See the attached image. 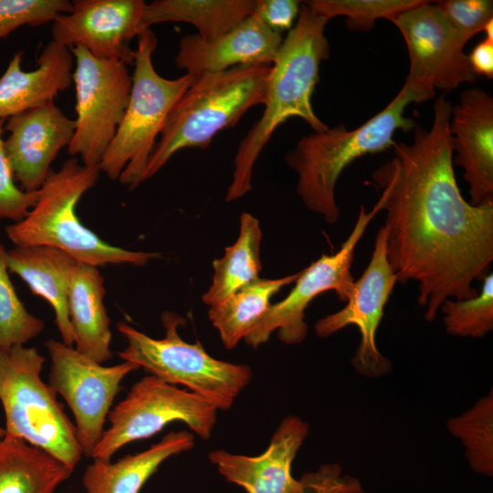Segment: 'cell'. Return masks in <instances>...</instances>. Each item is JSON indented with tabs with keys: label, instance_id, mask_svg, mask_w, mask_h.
Segmentation results:
<instances>
[{
	"label": "cell",
	"instance_id": "1",
	"mask_svg": "<svg viewBox=\"0 0 493 493\" xmlns=\"http://www.w3.org/2000/svg\"><path fill=\"white\" fill-rule=\"evenodd\" d=\"M451 102L434 104L429 130L414 127L411 143L396 142L393 155L372 173L385 211L386 257L397 282L418 283L417 302L433 321L447 299L477 295L493 261V202L472 205L462 195L453 167Z\"/></svg>",
	"mask_w": 493,
	"mask_h": 493
},
{
	"label": "cell",
	"instance_id": "2",
	"mask_svg": "<svg viewBox=\"0 0 493 493\" xmlns=\"http://www.w3.org/2000/svg\"><path fill=\"white\" fill-rule=\"evenodd\" d=\"M329 20L301 2L294 26L288 31L271 65L264 110L240 142L226 201L244 196L252 188L254 165L274 131L291 117L306 121L314 132L329 129L315 113L311 99L320 81V63L330 56L325 36Z\"/></svg>",
	"mask_w": 493,
	"mask_h": 493
},
{
	"label": "cell",
	"instance_id": "3",
	"mask_svg": "<svg viewBox=\"0 0 493 493\" xmlns=\"http://www.w3.org/2000/svg\"><path fill=\"white\" fill-rule=\"evenodd\" d=\"M426 100L422 91L404 83L384 109L359 127L349 131L340 124L300 138L285 161L298 174L297 193L304 205L335 224L340 216L335 188L343 170L358 158L392 148L396 131L414 130L417 124L404 110L410 103Z\"/></svg>",
	"mask_w": 493,
	"mask_h": 493
},
{
	"label": "cell",
	"instance_id": "4",
	"mask_svg": "<svg viewBox=\"0 0 493 493\" xmlns=\"http://www.w3.org/2000/svg\"><path fill=\"white\" fill-rule=\"evenodd\" d=\"M99 165L80 164L76 157L51 171L35 206L21 221L5 228L16 246H45L59 249L76 260L103 267L129 264L137 267L160 257V253L131 251L101 239L79 220L76 207L100 177Z\"/></svg>",
	"mask_w": 493,
	"mask_h": 493
},
{
	"label": "cell",
	"instance_id": "5",
	"mask_svg": "<svg viewBox=\"0 0 493 493\" xmlns=\"http://www.w3.org/2000/svg\"><path fill=\"white\" fill-rule=\"evenodd\" d=\"M271 66H238L195 79L174 104L150 157L145 180L177 152L207 149L214 137L237 124L251 108L263 105Z\"/></svg>",
	"mask_w": 493,
	"mask_h": 493
},
{
	"label": "cell",
	"instance_id": "6",
	"mask_svg": "<svg viewBox=\"0 0 493 493\" xmlns=\"http://www.w3.org/2000/svg\"><path fill=\"white\" fill-rule=\"evenodd\" d=\"M157 44L151 28L137 37L130 101L99 164L100 172L129 189L145 181L150 157L167 116L196 79L187 73L173 79L161 76L152 63Z\"/></svg>",
	"mask_w": 493,
	"mask_h": 493
},
{
	"label": "cell",
	"instance_id": "7",
	"mask_svg": "<svg viewBox=\"0 0 493 493\" xmlns=\"http://www.w3.org/2000/svg\"><path fill=\"white\" fill-rule=\"evenodd\" d=\"M46 359L34 347L0 348V402L5 435L50 454L74 470L83 454L75 425L41 378Z\"/></svg>",
	"mask_w": 493,
	"mask_h": 493
},
{
	"label": "cell",
	"instance_id": "8",
	"mask_svg": "<svg viewBox=\"0 0 493 493\" xmlns=\"http://www.w3.org/2000/svg\"><path fill=\"white\" fill-rule=\"evenodd\" d=\"M161 319L163 339H153L125 321L118 322L117 329L127 342L119 357L165 383L185 386L217 410L230 409L251 381L250 367L217 360L200 342L184 341L177 330L184 319L175 313L164 311Z\"/></svg>",
	"mask_w": 493,
	"mask_h": 493
},
{
	"label": "cell",
	"instance_id": "9",
	"mask_svg": "<svg viewBox=\"0 0 493 493\" xmlns=\"http://www.w3.org/2000/svg\"><path fill=\"white\" fill-rule=\"evenodd\" d=\"M216 411L200 395L147 375L136 382L125 398L110 411V426L104 430L91 458L110 460L125 445L149 438L173 422L184 423L199 437L208 439Z\"/></svg>",
	"mask_w": 493,
	"mask_h": 493
},
{
	"label": "cell",
	"instance_id": "10",
	"mask_svg": "<svg viewBox=\"0 0 493 493\" xmlns=\"http://www.w3.org/2000/svg\"><path fill=\"white\" fill-rule=\"evenodd\" d=\"M69 50L76 61V120L68 151L85 165H99L128 107L132 77L122 61L97 58L79 45Z\"/></svg>",
	"mask_w": 493,
	"mask_h": 493
},
{
	"label": "cell",
	"instance_id": "11",
	"mask_svg": "<svg viewBox=\"0 0 493 493\" xmlns=\"http://www.w3.org/2000/svg\"><path fill=\"white\" fill-rule=\"evenodd\" d=\"M380 212L374 207L366 212L361 206L357 221L341 248L332 255L323 254L308 267L299 271L295 286L282 300L270 304L252 330L244 338L253 348L267 342L274 330L286 344L302 342L308 334L305 310L320 294L333 290L341 301H347L351 294L354 279L351 269L355 248L366 231L369 223Z\"/></svg>",
	"mask_w": 493,
	"mask_h": 493
},
{
	"label": "cell",
	"instance_id": "12",
	"mask_svg": "<svg viewBox=\"0 0 493 493\" xmlns=\"http://www.w3.org/2000/svg\"><path fill=\"white\" fill-rule=\"evenodd\" d=\"M45 346L51 360L49 384L69 406L82 454L91 457L121 383L140 367L125 361L104 366L52 339Z\"/></svg>",
	"mask_w": 493,
	"mask_h": 493
},
{
	"label": "cell",
	"instance_id": "13",
	"mask_svg": "<svg viewBox=\"0 0 493 493\" xmlns=\"http://www.w3.org/2000/svg\"><path fill=\"white\" fill-rule=\"evenodd\" d=\"M399 29L408 51L405 83L429 100L435 89L450 92L463 83L473 84V72L443 12L435 2L424 1L390 20Z\"/></svg>",
	"mask_w": 493,
	"mask_h": 493
},
{
	"label": "cell",
	"instance_id": "14",
	"mask_svg": "<svg viewBox=\"0 0 493 493\" xmlns=\"http://www.w3.org/2000/svg\"><path fill=\"white\" fill-rule=\"evenodd\" d=\"M396 282V275L386 257L384 232L381 227L370 262L361 278L354 281L346 306L324 316L314 325L315 332L320 338L355 325L361 340L351 362L358 373L370 379L382 377L392 370L389 359L377 348L376 332Z\"/></svg>",
	"mask_w": 493,
	"mask_h": 493
},
{
	"label": "cell",
	"instance_id": "15",
	"mask_svg": "<svg viewBox=\"0 0 493 493\" xmlns=\"http://www.w3.org/2000/svg\"><path fill=\"white\" fill-rule=\"evenodd\" d=\"M143 0H74L72 10L58 16L52 40L68 48L79 45L100 59L133 64L130 46L142 32Z\"/></svg>",
	"mask_w": 493,
	"mask_h": 493
},
{
	"label": "cell",
	"instance_id": "16",
	"mask_svg": "<svg viewBox=\"0 0 493 493\" xmlns=\"http://www.w3.org/2000/svg\"><path fill=\"white\" fill-rule=\"evenodd\" d=\"M5 151L16 182L26 192L38 191L49 175L52 162L68 146L75 121L48 102L8 118Z\"/></svg>",
	"mask_w": 493,
	"mask_h": 493
},
{
	"label": "cell",
	"instance_id": "17",
	"mask_svg": "<svg viewBox=\"0 0 493 493\" xmlns=\"http://www.w3.org/2000/svg\"><path fill=\"white\" fill-rule=\"evenodd\" d=\"M309 432L307 422L288 415L261 455L248 456L215 450L208 458L226 481L242 487L246 493H302V484L292 476L291 468Z\"/></svg>",
	"mask_w": 493,
	"mask_h": 493
},
{
	"label": "cell",
	"instance_id": "18",
	"mask_svg": "<svg viewBox=\"0 0 493 493\" xmlns=\"http://www.w3.org/2000/svg\"><path fill=\"white\" fill-rule=\"evenodd\" d=\"M449 131L455 164L463 168L469 185V203L493 202V98L472 87L451 108Z\"/></svg>",
	"mask_w": 493,
	"mask_h": 493
},
{
	"label": "cell",
	"instance_id": "19",
	"mask_svg": "<svg viewBox=\"0 0 493 493\" xmlns=\"http://www.w3.org/2000/svg\"><path fill=\"white\" fill-rule=\"evenodd\" d=\"M282 41V34L251 15L215 38H204L197 34L184 36L174 63L194 78L238 66H271Z\"/></svg>",
	"mask_w": 493,
	"mask_h": 493
},
{
	"label": "cell",
	"instance_id": "20",
	"mask_svg": "<svg viewBox=\"0 0 493 493\" xmlns=\"http://www.w3.org/2000/svg\"><path fill=\"white\" fill-rule=\"evenodd\" d=\"M22 54H14L0 78V120L54 101L73 82V56L67 47L49 41L30 71L21 68Z\"/></svg>",
	"mask_w": 493,
	"mask_h": 493
},
{
	"label": "cell",
	"instance_id": "21",
	"mask_svg": "<svg viewBox=\"0 0 493 493\" xmlns=\"http://www.w3.org/2000/svg\"><path fill=\"white\" fill-rule=\"evenodd\" d=\"M104 279L98 267L75 261L68 278V310L76 350L103 363L112 357L110 320L103 304Z\"/></svg>",
	"mask_w": 493,
	"mask_h": 493
},
{
	"label": "cell",
	"instance_id": "22",
	"mask_svg": "<svg viewBox=\"0 0 493 493\" xmlns=\"http://www.w3.org/2000/svg\"><path fill=\"white\" fill-rule=\"evenodd\" d=\"M75 261L64 251L45 246H15L5 251L8 271L50 304L62 342L68 346L74 344V335L68 310V278Z\"/></svg>",
	"mask_w": 493,
	"mask_h": 493
},
{
	"label": "cell",
	"instance_id": "23",
	"mask_svg": "<svg viewBox=\"0 0 493 493\" xmlns=\"http://www.w3.org/2000/svg\"><path fill=\"white\" fill-rule=\"evenodd\" d=\"M194 446L192 432L173 431L146 450L116 462L94 458L83 473L85 493H139L163 462Z\"/></svg>",
	"mask_w": 493,
	"mask_h": 493
},
{
	"label": "cell",
	"instance_id": "24",
	"mask_svg": "<svg viewBox=\"0 0 493 493\" xmlns=\"http://www.w3.org/2000/svg\"><path fill=\"white\" fill-rule=\"evenodd\" d=\"M72 469L26 441L0 439V493H55Z\"/></svg>",
	"mask_w": 493,
	"mask_h": 493
},
{
	"label": "cell",
	"instance_id": "25",
	"mask_svg": "<svg viewBox=\"0 0 493 493\" xmlns=\"http://www.w3.org/2000/svg\"><path fill=\"white\" fill-rule=\"evenodd\" d=\"M255 0H155L146 4L143 29L164 22L194 26L204 38L217 37L253 14Z\"/></svg>",
	"mask_w": 493,
	"mask_h": 493
},
{
	"label": "cell",
	"instance_id": "26",
	"mask_svg": "<svg viewBox=\"0 0 493 493\" xmlns=\"http://www.w3.org/2000/svg\"><path fill=\"white\" fill-rule=\"evenodd\" d=\"M239 221L236 241L226 247L221 258L213 262L212 285L202 297L206 305L219 304L241 288L260 278L262 231L259 222L246 212L241 214Z\"/></svg>",
	"mask_w": 493,
	"mask_h": 493
},
{
	"label": "cell",
	"instance_id": "27",
	"mask_svg": "<svg viewBox=\"0 0 493 493\" xmlns=\"http://www.w3.org/2000/svg\"><path fill=\"white\" fill-rule=\"evenodd\" d=\"M299 272L283 278L257 280L241 288L225 301L210 306L208 317L224 346L231 350L254 328L281 288L295 282Z\"/></svg>",
	"mask_w": 493,
	"mask_h": 493
},
{
	"label": "cell",
	"instance_id": "28",
	"mask_svg": "<svg viewBox=\"0 0 493 493\" xmlns=\"http://www.w3.org/2000/svg\"><path fill=\"white\" fill-rule=\"evenodd\" d=\"M449 433L458 438L470 468L477 474L493 476V392L446 423Z\"/></svg>",
	"mask_w": 493,
	"mask_h": 493
},
{
	"label": "cell",
	"instance_id": "29",
	"mask_svg": "<svg viewBox=\"0 0 493 493\" xmlns=\"http://www.w3.org/2000/svg\"><path fill=\"white\" fill-rule=\"evenodd\" d=\"M477 295L466 299H446L440 306L446 330L455 336L483 338L493 330V275L482 279Z\"/></svg>",
	"mask_w": 493,
	"mask_h": 493
},
{
	"label": "cell",
	"instance_id": "30",
	"mask_svg": "<svg viewBox=\"0 0 493 493\" xmlns=\"http://www.w3.org/2000/svg\"><path fill=\"white\" fill-rule=\"evenodd\" d=\"M0 242V348L25 345L42 332L44 321L27 311L10 280Z\"/></svg>",
	"mask_w": 493,
	"mask_h": 493
},
{
	"label": "cell",
	"instance_id": "31",
	"mask_svg": "<svg viewBox=\"0 0 493 493\" xmlns=\"http://www.w3.org/2000/svg\"><path fill=\"white\" fill-rule=\"evenodd\" d=\"M423 0H310L305 1L317 15L328 20L345 16L350 30L369 31L380 18L391 20Z\"/></svg>",
	"mask_w": 493,
	"mask_h": 493
},
{
	"label": "cell",
	"instance_id": "32",
	"mask_svg": "<svg viewBox=\"0 0 493 493\" xmlns=\"http://www.w3.org/2000/svg\"><path fill=\"white\" fill-rule=\"evenodd\" d=\"M72 10L68 0H0V39L24 26L53 22Z\"/></svg>",
	"mask_w": 493,
	"mask_h": 493
},
{
	"label": "cell",
	"instance_id": "33",
	"mask_svg": "<svg viewBox=\"0 0 493 493\" xmlns=\"http://www.w3.org/2000/svg\"><path fill=\"white\" fill-rule=\"evenodd\" d=\"M435 3L462 47L493 20L491 0H442Z\"/></svg>",
	"mask_w": 493,
	"mask_h": 493
},
{
	"label": "cell",
	"instance_id": "34",
	"mask_svg": "<svg viewBox=\"0 0 493 493\" xmlns=\"http://www.w3.org/2000/svg\"><path fill=\"white\" fill-rule=\"evenodd\" d=\"M5 121L0 120V218L17 223L35 206L39 197V190L26 192L16 184L4 146Z\"/></svg>",
	"mask_w": 493,
	"mask_h": 493
},
{
	"label": "cell",
	"instance_id": "35",
	"mask_svg": "<svg viewBox=\"0 0 493 493\" xmlns=\"http://www.w3.org/2000/svg\"><path fill=\"white\" fill-rule=\"evenodd\" d=\"M299 481L302 493H366L359 478L342 474L338 463L323 464L315 471L304 473Z\"/></svg>",
	"mask_w": 493,
	"mask_h": 493
},
{
	"label": "cell",
	"instance_id": "36",
	"mask_svg": "<svg viewBox=\"0 0 493 493\" xmlns=\"http://www.w3.org/2000/svg\"><path fill=\"white\" fill-rule=\"evenodd\" d=\"M300 5L297 0H255L252 16L271 30L282 34L294 26Z\"/></svg>",
	"mask_w": 493,
	"mask_h": 493
},
{
	"label": "cell",
	"instance_id": "37",
	"mask_svg": "<svg viewBox=\"0 0 493 493\" xmlns=\"http://www.w3.org/2000/svg\"><path fill=\"white\" fill-rule=\"evenodd\" d=\"M467 58L476 76L493 78V40L485 37L475 46Z\"/></svg>",
	"mask_w": 493,
	"mask_h": 493
},
{
	"label": "cell",
	"instance_id": "38",
	"mask_svg": "<svg viewBox=\"0 0 493 493\" xmlns=\"http://www.w3.org/2000/svg\"><path fill=\"white\" fill-rule=\"evenodd\" d=\"M5 435V431L4 428L0 427V439Z\"/></svg>",
	"mask_w": 493,
	"mask_h": 493
}]
</instances>
